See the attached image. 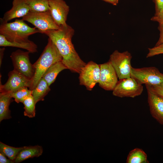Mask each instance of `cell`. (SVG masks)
Instances as JSON below:
<instances>
[{
  "label": "cell",
  "mask_w": 163,
  "mask_h": 163,
  "mask_svg": "<svg viewBox=\"0 0 163 163\" xmlns=\"http://www.w3.org/2000/svg\"><path fill=\"white\" fill-rule=\"evenodd\" d=\"M62 58L56 46L50 38L40 56L33 64L34 76L29 88L32 90L36 87L46 70L55 63L62 61Z\"/></svg>",
  "instance_id": "7a4b0ae2"
},
{
  "label": "cell",
  "mask_w": 163,
  "mask_h": 163,
  "mask_svg": "<svg viewBox=\"0 0 163 163\" xmlns=\"http://www.w3.org/2000/svg\"><path fill=\"white\" fill-rule=\"evenodd\" d=\"M50 86L46 81L41 78L35 88L32 90L31 94L36 104L43 101L44 97L50 91Z\"/></svg>",
  "instance_id": "d6986e66"
},
{
  "label": "cell",
  "mask_w": 163,
  "mask_h": 163,
  "mask_svg": "<svg viewBox=\"0 0 163 163\" xmlns=\"http://www.w3.org/2000/svg\"><path fill=\"white\" fill-rule=\"evenodd\" d=\"M132 56L126 51L120 52L115 50L110 57L109 62L114 69L119 80L130 77Z\"/></svg>",
  "instance_id": "277c9868"
},
{
  "label": "cell",
  "mask_w": 163,
  "mask_h": 163,
  "mask_svg": "<svg viewBox=\"0 0 163 163\" xmlns=\"http://www.w3.org/2000/svg\"><path fill=\"white\" fill-rule=\"evenodd\" d=\"M30 11L25 0H13L12 8L0 18L1 23L8 22L15 18H23Z\"/></svg>",
  "instance_id": "4fadbf2b"
},
{
  "label": "cell",
  "mask_w": 163,
  "mask_h": 163,
  "mask_svg": "<svg viewBox=\"0 0 163 163\" xmlns=\"http://www.w3.org/2000/svg\"><path fill=\"white\" fill-rule=\"evenodd\" d=\"M116 5L118 3L119 0H103Z\"/></svg>",
  "instance_id": "1f68e13d"
},
{
  "label": "cell",
  "mask_w": 163,
  "mask_h": 163,
  "mask_svg": "<svg viewBox=\"0 0 163 163\" xmlns=\"http://www.w3.org/2000/svg\"><path fill=\"white\" fill-rule=\"evenodd\" d=\"M30 11L44 12L49 10V0H25Z\"/></svg>",
  "instance_id": "7402d4cb"
},
{
  "label": "cell",
  "mask_w": 163,
  "mask_h": 163,
  "mask_svg": "<svg viewBox=\"0 0 163 163\" xmlns=\"http://www.w3.org/2000/svg\"><path fill=\"white\" fill-rule=\"evenodd\" d=\"M149 52L146 57L149 58L163 54V43L155 46L152 48H148Z\"/></svg>",
  "instance_id": "d4e9b609"
},
{
  "label": "cell",
  "mask_w": 163,
  "mask_h": 163,
  "mask_svg": "<svg viewBox=\"0 0 163 163\" xmlns=\"http://www.w3.org/2000/svg\"><path fill=\"white\" fill-rule=\"evenodd\" d=\"M32 94V90L26 87H23L15 92L9 93L10 96L14 98L15 101L18 103H22L25 99Z\"/></svg>",
  "instance_id": "cb8c5ba5"
},
{
  "label": "cell",
  "mask_w": 163,
  "mask_h": 163,
  "mask_svg": "<svg viewBox=\"0 0 163 163\" xmlns=\"http://www.w3.org/2000/svg\"><path fill=\"white\" fill-rule=\"evenodd\" d=\"M68 69L62 61L58 62L52 65L46 70L42 78L49 86L54 82L59 73L62 70Z\"/></svg>",
  "instance_id": "e0dca14e"
},
{
  "label": "cell",
  "mask_w": 163,
  "mask_h": 163,
  "mask_svg": "<svg viewBox=\"0 0 163 163\" xmlns=\"http://www.w3.org/2000/svg\"><path fill=\"white\" fill-rule=\"evenodd\" d=\"M42 34L47 36L55 44L68 69L79 74L86 63L80 58L72 43L74 29L66 24L60 26L58 29L46 30Z\"/></svg>",
  "instance_id": "6da1fadb"
},
{
  "label": "cell",
  "mask_w": 163,
  "mask_h": 163,
  "mask_svg": "<svg viewBox=\"0 0 163 163\" xmlns=\"http://www.w3.org/2000/svg\"><path fill=\"white\" fill-rule=\"evenodd\" d=\"M99 86L106 91H113L118 82V76L113 67L108 61L100 65Z\"/></svg>",
  "instance_id": "8fae6325"
},
{
  "label": "cell",
  "mask_w": 163,
  "mask_h": 163,
  "mask_svg": "<svg viewBox=\"0 0 163 163\" xmlns=\"http://www.w3.org/2000/svg\"><path fill=\"white\" fill-rule=\"evenodd\" d=\"M49 11L56 23L59 27L66 24L69 6L64 0H49Z\"/></svg>",
  "instance_id": "7c38bea8"
},
{
  "label": "cell",
  "mask_w": 163,
  "mask_h": 163,
  "mask_svg": "<svg viewBox=\"0 0 163 163\" xmlns=\"http://www.w3.org/2000/svg\"><path fill=\"white\" fill-rule=\"evenodd\" d=\"M5 48L3 47L0 48V66L2 63V59L4 56Z\"/></svg>",
  "instance_id": "4dcf8cb0"
},
{
  "label": "cell",
  "mask_w": 163,
  "mask_h": 163,
  "mask_svg": "<svg viewBox=\"0 0 163 163\" xmlns=\"http://www.w3.org/2000/svg\"><path fill=\"white\" fill-rule=\"evenodd\" d=\"M146 89L151 114L160 124L163 125V98L149 89Z\"/></svg>",
  "instance_id": "5bb4252c"
},
{
  "label": "cell",
  "mask_w": 163,
  "mask_h": 163,
  "mask_svg": "<svg viewBox=\"0 0 163 163\" xmlns=\"http://www.w3.org/2000/svg\"><path fill=\"white\" fill-rule=\"evenodd\" d=\"M146 88L151 90L163 98V84L157 86L145 85Z\"/></svg>",
  "instance_id": "484cf974"
},
{
  "label": "cell",
  "mask_w": 163,
  "mask_h": 163,
  "mask_svg": "<svg viewBox=\"0 0 163 163\" xmlns=\"http://www.w3.org/2000/svg\"><path fill=\"white\" fill-rule=\"evenodd\" d=\"M158 29L160 32V36L155 46L163 43V23H159Z\"/></svg>",
  "instance_id": "f1b7e54d"
},
{
  "label": "cell",
  "mask_w": 163,
  "mask_h": 163,
  "mask_svg": "<svg viewBox=\"0 0 163 163\" xmlns=\"http://www.w3.org/2000/svg\"><path fill=\"white\" fill-rule=\"evenodd\" d=\"M0 46H11L25 49L30 53L37 51V46L33 41L30 40L27 42L18 43L8 41L3 35L0 34Z\"/></svg>",
  "instance_id": "2e32d148"
},
{
  "label": "cell",
  "mask_w": 163,
  "mask_h": 163,
  "mask_svg": "<svg viewBox=\"0 0 163 163\" xmlns=\"http://www.w3.org/2000/svg\"><path fill=\"white\" fill-rule=\"evenodd\" d=\"M38 33L40 31L38 29L30 27L22 19H16L11 22L1 23L0 26V34L11 42H28L30 41L28 39L30 36Z\"/></svg>",
  "instance_id": "3957f363"
},
{
  "label": "cell",
  "mask_w": 163,
  "mask_h": 163,
  "mask_svg": "<svg viewBox=\"0 0 163 163\" xmlns=\"http://www.w3.org/2000/svg\"><path fill=\"white\" fill-rule=\"evenodd\" d=\"M42 147L40 145L24 146L19 152L14 161L15 163H19L27 159L38 157L43 152Z\"/></svg>",
  "instance_id": "9a60e30c"
},
{
  "label": "cell",
  "mask_w": 163,
  "mask_h": 163,
  "mask_svg": "<svg viewBox=\"0 0 163 163\" xmlns=\"http://www.w3.org/2000/svg\"><path fill=\"white\" fill-rule=\"evenodd\" d=\"M151 20L152 21L157 22L159 23H163V11L160 13H155Z\"/></svg>",
  "instance_id": "83f0119b"
},
{
  "label": "cell",
  "mask_w": 163,
  "mask_h": 163,
  "mask_svg": "<svg viewBox=\"0 0 163 163\" xmlns=\"http://www.w3.org/2000/svg\"><path fill=\"white\" fill-rule=\"evenodd\" d=\"M147 156L142 149L138 148L131 150L129 153L126 163H149Z\"/></svg>",
  "instance_id": "ffe728a7"
},
{
  "label": "cell",
  "mask_w": 163,
  "mask_h": 163,
  "mask_svg": "<svg viewBox=\"0 0 163 163\" xmlns=\"http://www.w3.org/2000/svg\"><path fill=\"white\" fill-rule=\"evenodd\" d=\"M7 82L2 85L0 82V92L9 94L16 91L19 88L24 87H30L31 81L14 70L8 74Z\"/></svg>",
  "instance_id": "30bf717a"
},
{
  "label": "cell",
  "mask_w": 163,
  "mask_h": 163,
  "mask_svg": "<svg viewBox=\"0 0 163 163\" xmlns=\"http://www.w3.org/2000/svg\"><path fill=\"white\" fill-rule=\"evenodd\" d=\"M143 90L142 84L131 77L119 80L112 91V94L114 96L121 98H134L140 95Z\"/></svg>",
  "instance_id": "52a82bcc"
},
{
  "label": "cell",
  "mask_w": 163,
  "mask_h": 163,
  "mask_svg": "<svg viewBox=\"0 0 163 163\" xmlns=\"http://www.w3.org/2000/svg\"><path fill=\"white\" fill-rule=\"evenodd\" d=\"M12 98L9 94L0 93V122L11 118L9 106L13 101Z\"/></svg>",
  "instance_id": "ac0fdd59"
},
{
  "label": "cell",
  "mask_w": 163,
  "mask_h": 163,
  "mask_svg": "<svg viewBox=\"0 0 163 163\" xmlns=\"http://www.w3.org/2000/svg\"><path fill=\"white\" fill-rule=\"evenodd\" d=\"M24 147H12L0 142V152L14 161L19 152Z\"/></svg>",
  "instance_id": "44dd1931"
},
{
  "label": "cell",
  "mask_w": 163,
  "mask_h": 163,
  "mask_svg": "<svg viewBox=\"0 0 163 163\" xmlns=\"http://www.w3.org/2000/svg\"><path fill=\"white\" fill-rule=\"evenodd\" d=\"M22 103L24 106V115L30 118L34 117L36 114V104L32 94L26 97Z\"/></svg>",
  "instance_id": "603a6c76"
},
{
  "label": "cell",
  "mask_w": 163,
  "mask_h": 163,
  "mask_svg": "<svg viewBox=\"0 0 163 163\" xmlns=\"http://www.w3.org/2000/svg\"><path fill=\"white\" fill-rule=\"evenodd\" d=\"M22 19L32 24L41 33L46 30H57L59 28L53 18L49 10L44 12L30 11Z\"/></svg>",
  "instance_id": "5b68a950"
},
{
  "label": "cell",
  "mask_w": 163,
  "mask_h": 163,
  "mask_svg": "<svg viewBox=\"0 0 163 163\" xmlns=\"http://www.w3.org/2000/svg\"><path fill=\"white\" fill-rule=\"evenodd\" d=\"M100 73V65L92 61L88 62L79 73L80 85L85 86L88 90L91 91L98 83Z\"/></svg>",
  "instance_id": "9c48e42d"
},
{
  "label": "cell",
  "mask_w": 163,
  "mask_h": 163,
  "mask_svg": "<svg viewBox=\"0 0 163 163\" xmlns=\"http://www.w3.org/2000/svg\"><path fill=\"white\" fill-rule=\"evenodd\" d=\"M131 76L142 84L157 86L163 84V74L154 67L140 68L132 67Z\"/></svg>",
  "instance_id": "8992f818"
},
{
  "label": "cell",
  "mask_w": 163,
  "mask_h": 163,
  "mask_svg": "<svg viewBox=\"0 0 163 163\" xmlns=\"http://www.w3.org/2000/svg\"><path fill=\"white\" fill-rule=\"evenodd\" d=\"M29 51L18 50L13 52L10 57L14 70L31 81L34 74V69L29 59Z\"/></svg>",
  "instance_id": "ba28073f"
},
{
  "label": "cell",
  "mask_w": 163,
  "mask_h": 163,
  "mask_svg": "<svg viewBox=\"0 0 163 163\" xmlns=\"http://www.w3.org/2000/svg\"><path fill=\"white\" fill-rule=\"evenodd\" d=\"M155 4V13H161L163 11V0H154Z\"/></svg>",
  "instance_id": "4316f807"
},
{
  "label": "cell",
  "mask_w": 163,
  "mask_h": 163,
  "mask_svg": "<svg viewBox=\"0 0 163 163\" xmlns=\"http://www.w3.org/2000/svg\"><path fill=\"white\" fill-rule=\"evenodd\" d=\"M0 163H14V161L8 158L0 152Z\"/></svg>",
  "instance_id": "f546056e"
}]
</instances>
